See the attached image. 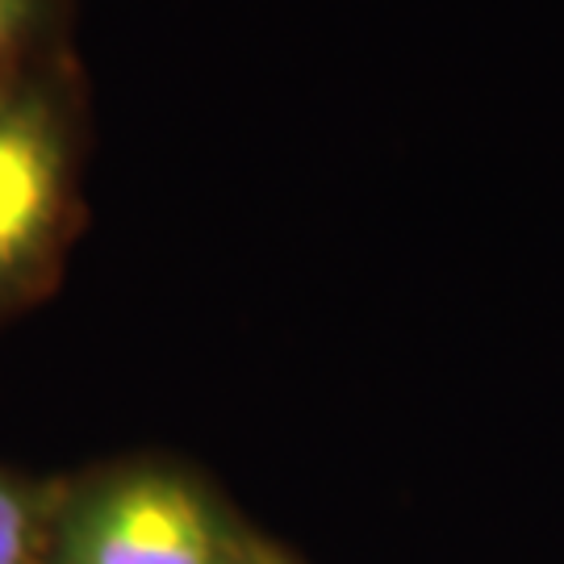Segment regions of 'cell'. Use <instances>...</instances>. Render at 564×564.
<instances>
[{"label": "cell", "instance_id": "obj_3", "mask_svg": "<svg viewBox=\"0 0 564 564\" xmlns=\"http://www.w3.org/2000/svg\"><path fill=\"white\" fill-rule=\"evenodd\" d=\"M30 561V519L21 498L0 481V564Z\"/></svg>", "mask_w": 564, "mask_h": 564}, {"label": "cell", "instance_id": "obj_2", "mask_svg": "<svg viewBox=\"0 0 564 564\" xmlns=\"http://www.w3.org/2000/svg\"><path fill=\"white\" fill-rule=\"evenodd\" d=\"M59 209V142L39 109L0 101V284L42 251Z\"/></svg>", "mask_w": 564, "mask_h": 564}, {"label": "cell", "instance_id": "obj_1", "mask_svg": "<svg viewBox=\"0 0 564 564\" xmlns=\"http://www.w3.org/2000/svg\"><path fill=\"white\" fill-rule=\"evenodd\" d=\"M67 564H223V544L188 489L139 477L84 510Z\"/></svg>", "mask_w": 564, "mask_h": 564}, {"label": "cell", "instance_id": "obj_4", "mask_svg": "<svg viewBox=\"0 0 564 564\" xmlns=\"http://www.w3.org/2000/svg\"><path fill=\"white\" fill-rule=\"evenodd\" d=\"M25 13H30V0H0V63L18 46L21 30H25Z\"/></svg>", "mask_w": 564, "mask_h": 564}]
</instances>
